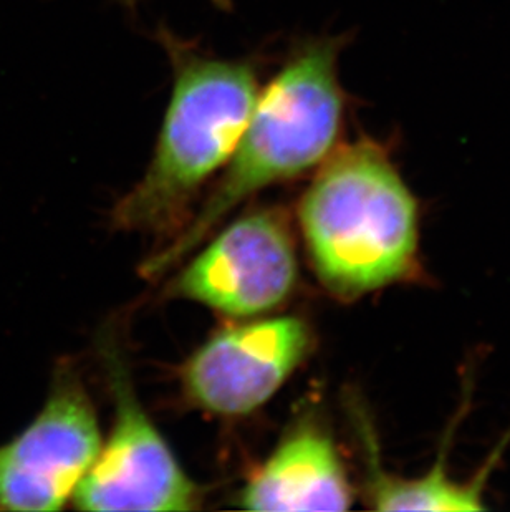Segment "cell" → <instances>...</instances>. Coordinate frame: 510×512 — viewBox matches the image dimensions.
I'll use <instances>...</instances> for the list:
<instances>
[{"label": "cell", "instance_id": "cell-5", "mask_svg": "<svg viewBox=\"0 0 510 512\" xmlns=\"http://www.w3.org/2000/svg\"><path fill=\"white\" fill-rule=\"evenodd\" d=\"M115 423L82 481L73 491L82 511H191L198 489L179 466L133 393L125 370L111 373Z\"/></svg>", "mask_w": 510, "mask_h": 512}, {"label": "cell", "instance_id": "cell-4", "mask_svg": "<svg viewBox=\"0 0 510 512\" xmlns=\"http://www.w3.org/2000/svg\"><path fill=\"white\" fill-rule=\"evenodd\" d=\"M102 445L92 401L75 378L60 375L29 426L0 445V511L62 509Z\"/></svg>", "mask_w": 510, "mask_h": 512}, {"label": "cell", "instance_id": "cell-8", "mask_svg": "<svg viewBox=\"0 0 510 512\" xmlns=\"http://www.w3.org/2000/svg\"><path fill=\"white\" fill-rule=\"evenodd\" d=\"M352 501L337 448L310 423L280 443L241 494L242 508L251 511H345Z\"/></svg>", "mask_w": 510, "mask_h": 512}, {"label": "cell", "instance_id": "cell-7", "mask_svg": "<svg viewBox=\"0 0 510 512\" xmlns=\"http://www.w3.org/2000/svg\"><path fill=\"white\" fill-rule=\"evenodd\" d=\"M310 343V329L299 317L222 330L184 365V390L189 400L216 415H249L304 362Z\"/></svg>", "mask_w": 510, "mask_h": 512}, {"label": "cell", "instance_id": "cell-1", "mask_svg": "<svg viewBox=\"0 0 510 512\" xmlns=\"http://www.w3.org/2000/svg\"><path fill=\"white\" fill-rule=\"evenodd\" d=\"M299 219L320 281L342 299L418 272V203L378 141L337 146L305 191Z\"/></svg>", "mask_w": 510, "mask_h": 512}, {"label": "cell", "instance_id": "cell-2", "mask_svg": "<svg viewBox=\"0 0 510 512\" xmlns=\"http://www.w3.org/2000/svg\"><path fill=\"white\" fill-rule=\"evenodd\" d=\"M343 37L308 39L259 92L226 171L203 209L163 251L145 262L146 277L159 276L188 256L237 204L270 184L322 165L337 148L347 93L338 77Z\"/></svg>", "mask_w": 510, "mask_h": 512}, {"label": "cell", "instance_id": "cell-9", "mask_svg": "<svg viewBox=\"0 0 510 512\" xmlns=\"http://www.w3.org/2000/svg\"><path fill=\"white\" fill-rule=\"evenodd\" d=\"M370 499L378 511H476L484 508L482 493L489 474L459 483L439 459L421 478L405 479L383 471L370 443Z\"/></svg>", "mask_w": 510, "mask_h": 512}, {"label": "cell", "instance_id": "cell-3", "mask_svg": "<svg viewBox=\"0 0 510 512\" xmlns=\"http://www.w3.org/2000/svg\"><path fill=\"white\" fill-rule=\"evenodd\" d=\"M161 40L173 63V93L153 160L113 213L125 231L173 229L201 184L231 158L259 97L252 60L203 54L171 34Z\"/></svg>", "mask_w": 510, "mask_h": 512}, {"label": "cell", "instance_id": "cell-6", "mask_svg": "<svg viewBox=\"0 0 510 512\" xmlns=\"http://www.w3.org/2000/svg\"><path fill=\"white\" fill-rule=\"evenodd\" d=\"M297 281L290 229L280 213L247 214L219 234L169 285L174 297L231 317L279 307Z\"/></svg>", "mask_w": 510, "mask_h": 512}]
</instances>
